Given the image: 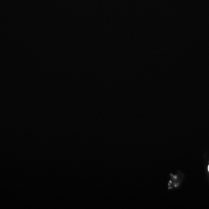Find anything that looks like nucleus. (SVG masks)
Listing matches in <instances>:
<instances>
[{
    "label": "nucleus",
    "instance_id": "nucleus-1",
    "mask_svg": "<svg viewBox=\"0 0 209 209\" xmlns=\"http://www.w3.org/2000/svg\"><path fill=\"white\" fill-rule=\"evenodd\" d=\"M208 171H209V165H208Z\"/></svg>",
    "mask_w": 209,
    "mask_h": 209
}]
</instances>
